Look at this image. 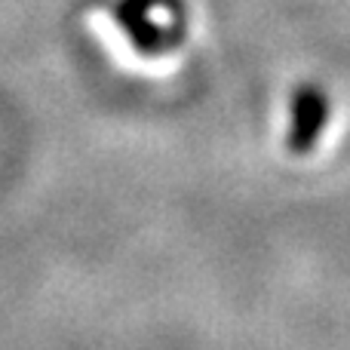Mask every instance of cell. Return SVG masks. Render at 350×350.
Listing matches in <instances>:
<instances>
[{"mask_svg": "<svg viewBox=\"0 0 350 350\" xmlns=\"http://www.w3.org/2000/svg\"><path fill=\"white\" fill-rule=\"evenodd\" d=\"M114 18L135 53L145 55L175 49L178 37L185 34V12L178 0H123L114 10Z\"/></svg>", "mask_w": 350, "mask_h": 350, "instance_id": "cell-1", "label": "cell"}, {"mask_svg": "<svg viewBox=\"0 0 350 350\" xmlns=\"http://www.w3.org/2000/svg\"><path fill=\"white\" fill-rule=\"evenodd\" d=\"M329 123V96L323 86L301 83L292 92L289 102V133H286V151L304 157L317 148L323 129Z\"/></svg>", "mask_w": 350, "mask_h": 350, "instance_id": "cell-2", "label": "cell"}]
</instances>
